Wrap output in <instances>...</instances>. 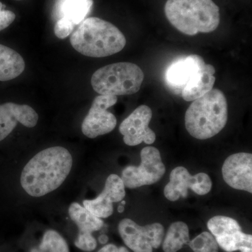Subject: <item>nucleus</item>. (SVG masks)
<instances>
[{
	"instance_id": "f257e3e1",
	"label": "nucleus",
	"mask_w": 252,
	"mask_h": 252,
	"mask_svg": "<svg viewBox=\"0 0 252 252\" xmlns=\"http://www.w3.org/2000/svg\"><path fill=\"white\" fill-rule=\"evenodd\" d=\"M72 163V155L64 147L44 149L23 168L21 186L31 196H44L62 185L71 171Z\"/></svg>"
},
{
	"instance_id": "f03ea898",
	"label": "nucleus",
	"mask_w": 252,
	"mask_h": 252,
	"mask_svg": "<svg viewBox=\"0 0 252 252\" xmlns=\"http://www.w3.org/2000/svg\"><path fill=\"white\" fill-rule=\"evenodd\" d=\"M70 43L84 56L102 58L120 52L125 47L126 39L112 23L91 17L79 24L71 35Z\"/></svg>"
},
{
	"instance_id": "7ed1b4c3",
	"label": "nucleus",
	"mask_w": 252,
	"mask_h": 252,
	"mask_svg": "<svg viewBox=\"0 0 252 252\" xmlns=\"http://www.w3.org/2000/svg\"><path fill=\"white\" fill-rule=\"evenodd\" d=\"M227 121V99L218 89H212L193 100L185 114L186 128L198 140H207L220 133Z\"/></svg>"
},
{
	"instance_id": "20e7f679",
	"label": "nucleus",
	"mask_w": 252,
	"mask_h": 252,
	"mask_svg": "<svg viewBox=\"0 0 252 252\" xmlns=\"http://www.w3.org/2000/svg\"><path fill=\"white\" fill-rule=\"evenodd\" d=\"M165 14L176 29L189 36L212 32L220 23V8L212 0H167Z\"/></svg>"
},
{
	"instance_id": "39448f33",
	"label": "nucleus",
	"mask_w": 252,
	"mask_h": 252,
	"mask_svg": "<svg viewBox=\"0 0 252 252\" xmlns=\"http://www.w3.org/2000/svg\"><path fill=\"white\" fill-rule=\"evenodd\" d=\"M144 74L137 64L117 63L99 68L91 77V85L96 93L110 95H127L140 91Z\"/></svg>"
},
{
	"instance_id": "423d86ee",
	"label": "nucleus",
	"mask_w": 252,
	"mask_h": 252,
	"mask_svg": "<svg viewBox=\"0 0 252 252\" xmlns=\"http://www.w3.org/2000/svg\"><path fill=\"white\" fill-rule=\"evenodd\" d=\"M140 166L126 167L122 172V180L125 187L136 189L157 183L163 177L165 167L161 156L156 147H144L141 152Z\"/></svg>"
},
{
	"instance_id": "0eeeda50",
	"label": "nucleus",
	"mask_w": 252,
	"mask_h": 252,
	"mask_svg": "<svg viewBox=\"0 0 252 252\" xmlns=\"http://www.w3.org/2000/svg\"><path fill=\"white\" fill-rule=\"evenodd\" d=\"M119 232L126 246L134 252H153L154 249L160 248L165 235L160 223L141 226L130 219L121 220Z\"/></svg>"
},
{
	"instance_id": "6e6552de",
	"label": "nucleus",
	"mask_w": 252,
	"mask_h": 252,
	"mask_svg": "<svg viewBox=\"0 0 252 252\" xmlns=\"http://www.w3.org/2000/svg\"><path fill=\"white\" fill-rule=\"evenodd\" d=\"M207 228L219 247L227 252H252V235L243 233L236 220L230 217L215 216L207 222Z\"/></svg>"
},
{
	"instance_id": "1a4fd4ad",
	"label": "nucleus",
	"mask_w": 252,
	"mask_h": 252,
	"mask_svg": "<svg viewBox=\"0 0 252 252\" xmlns=\"http://www.w3.org/2000/svg\"><path fill=\"white\" fill-rule=\"evenodd\" d=\"M117 102V97L115 95L97 96L82 123L81 130L84 135L94 139L112 132L117 126V121L115 116L107 109Z\"/></svg>"
},
{
	"instance_id": "9d476101",
	"label": "nucleus",
	"mask_w": 252,
	"mask_h": 252,
	"mask_svg": "<svg viewBox=\"0 0 252 252\" xmlns=\"http://www.w3.org/2000/svg\"><path fill=\"white\" fill-rule=\"evenodd\" d=\"M212 183L210 176L206 173L192 176L185 167H175L170 175V182L164 189V195L170 201L186 198L189 189L199 195H205L211 190Z\"/></svg>"
},
{
	"instance_id": "9b49d317",
	"label": "nucleus",
	"mask_w": 252,
	"mask_h": 252,
	"mask_svg": "<svg viewBox=\"0 0 252 252\" xmlns=\"http://www.w3.org/2000/svg\"><path fill=\"white\" fill-rule=\"evenodd\" d=\"M152 110L147 105H141L121 124L119 131L124 136V143L137 146L144 142L152 144L156 141V134L149 127L152 120Z\"/></svg>"
},
{
	"instance_id": "f8f14e48",
	"label": "nucleus",
	"mask_w": 252,
	"mask_h": 252,
	"mask_svg": "<svg viewBox=\"0 0 252 252\" xmlns=\"http://www.w3.org/2000/svg\"><path fill=\"white\" fill-rule=\"evenodd\" d=\"M222 176L229 187L252 193V154L240 152L227 158L222 166Z\"/></svg>"
},
{
	"instance_id": "ddd939ff",
	"label": "nucleus",
	"mask_w": 252,
	"mask_h": 252,
	"mask_svg": "<svg viewBox=\"0 0 252 252\" xmlns=\"http://www.w3.org/2000/svg\"><path fill=\"white\" fill-rule=\"evenodd\" d=\"M126 196L125 186L119 176L112 174L107 177L102 193L94 200H85L84 207L94 216L107 218L114 212L113 203L122 201Z\"/></svg>"
},
{
	"instance_id": "4468645a",
	"label": "nucleus",
	"mask_w": 252,
	"mask_h": 252,
	"mask_svg": "<svg viewBox=\"0 0 252 252\" xmlns=\"http://www.w3.org/2000/svg\"><path fill=\"white\" fill-rule=\"evenodd\" d=\"M39 116L34 109L26 104L13 102L0 104V142L14 130L18 123L27 127L36 125Z\"/></svg>"
},
{
	"instance_id": "2eb2a0df",
	"label": "nucleus",
	"mask_w": 252,
	"mask_h": 252,
	"mask_svg": "<svg viewBox=\"0 0 252 252\" xmlns=\"http://www.w3.org/2000/svg\"><path fill=\"white\" fill-rule=\"evenodd\" d=\"M205 61L198 55H190L172 63L165 72L167 85L175 92L182 93L189 81L201 69Z\"/></svg>"
},
{
	"instance_id": "dca6fc26",
	"label": "nucleus",
	"mask_w": 252,
	"mask_h": 252,
	"mask_svg": "<svg viewBox=\"0 0 252 252\" xmlns=\"http://www.w3.org/2000/svg\"><path fill=\"white\" fill-rule=\"evenodd\" d=\"M215 72L212 64L205 63L182 90V98L187 102L193 101L211 91L216 81Z\"/></svg>"
},
{
	"instance_id": "f3484780",
	"label": "nucleus",
	"mask_w": 252,
	"mask_h": 252,
	"mask_svg": "<svg viewBox=\"0 0 252 252\" xmlns=\"http://www.w3.org/2000/svg\"><path fill=\"white\" fill-rule=\"evenodd\" d=\"M22 56L14 49L0 44V81L12 80L25 70Z\"/></svg>"
},
{
	"instance_id": "a211bd4d",
	"label": "nucleus",
	"mask_w": 252,
	"mask_h": 252,
	"mask_svg": "<svg viewBox=\"0 0 252 252\" xmlns=\"http://www.w3.org/2000/svg\"><path fill=\"white\" fill-rule=\"evenodd\" d=\"M94 5L93 0H61L58 4L59 19L64 17L74 23L79 25L85 20Z\"/></svg>"
},
{
	"instance_id": "6ab92c4d",
	"label": "nucleus",
	"mask_w": 252,
	"mask_h": 252,
	"mask_svg": "<svg viewBox=\"0 0 252 252\" xmlns=\"http://www.w3.org/2000/svg\"><path fill=\"white\" fill-rule=\"evenodd\" d=\"M69 215L79 228V233L92 234L94 232L100 230L104 225L103 220L77 203L71 204Z\"/></svg>"
},
{
	"instance_id": "aec40b11",
	"label": "nucleus",
	"mask_w": 252,
	"mask_h": 252,
	"mask_svg": "<svg viewBox=\"0 0 252 252\" xmlns=\"http://www.w3.org/2000/svg\"><path fill=\"white\" fill-rule=\"evenodd\" d=\"M190 242L188 225L185 222H174L169 227L162 240L164 252H177Z\"/></svg>"
},
{
	"instance_id": "412c9836",
	"label": "nucleus",
	"mask_w": 252,
	"mask_h": 252,
	"mask_svg": "<svg viewBox=\"0 0 252 252\" xmlns=\"http://www.w3.org/2000/svg\"><path fill=\"white\" fill-rule=\"evenodd\" d=\"M32 252H69L67 243L58 232L47 230L43 236L40 245Z\"/></svg>"
},
{
	"instance_id": "4be33fe9",
	"label": "nucleus",
	"mask_w": 252,
	"mask_h": 252,
	"mask_svg": "<svg viewBox=\"0 0 252 252\" xmlns=\"http://www.w3.org/2000/svg\"><path fill=\"white\" fill-rule=\"evenodd\" d=\"M194 252H219V245L215 237L205 231L189 243Z\"/></svg>"
},
{
	"instance_id": "5701e85b",
	"label": "nucleus",
	"mask_w": 252,
	"mask_h": 252,
	"mask_svg": "<svg viewBox=\"0 0 252 252\" xmlns=\"http://www.w3.org/2000/svg\"><path fill=\"white\" fill-rule=\"evenodd\" d=\"M74 244L77 248L84 252H91L97 248V241L91 233H79Z\"/></svg>"
},
{
	"instance_id": "b1692460",
	"label": "nucleus",
	"mask_w": 252,
	"mask_h": 252,
	"mask_svg": "<svg viewBox=\"0 0 252 252\" xmlns=\"http://www.w3.org/2000/svg\"><path fill=\"white\" fill-rule=\"evenodd\" d=\"M74 23L67 18L62 17L58 20L55 24L54 33L59 39H65L71 33H72L74 28Z\"/></svg>"
},
{
	"instance_id": "393cba45",
	"label": "nucleus",
	"mask_w": 252,
	"mask_h": 252,
	"mask_svg": "<svg viewBox=\"0 0 252 252\" xmlns=\"http://www.w3.org/2000/svg\"><path fill=\"white\" fill-rule=\"evenodd\" d=\"M4 8V5L0 1V31L9 27L16 18V14L14 12L3 9Z\"/></svg>"
},
{
	"instance_id": "a878e982",
	"label": "nucleus",
	"mask_w": 252,
	"mask_h": 252,
	"mask_svg": "<svg viewBox=\"0 0 252 252\" xmlns=\"http://www.w3.org/2000/svg\"><path fill=\"white\" fill-rule=\"evenodd\" d=\"M97 252H129L124 247H120L118 248L115 245L113 244H109V245H105L102 249L99 250Z\"/></svg>"
},
{
	"instance_id": "bb28decb",
	"label": "nucleus",
	"mask_w": 252,
	"mask_h": 252,
	"mask_svg": "<svg viewBox=\"0 0 252 252\" xmlns=\"http://www.w3.org/2000/svg\"><path fill=\"white\" fill-rule=\"evenodd\" d=\"M98 240L101 244H106L108 242V237L106 235H102L99 237Z\"/></svg>"
},
{
	"instance_id": "cd10ccee",
	"label": "nucleus",
	"mask_w": 252,
	"mask_h": 252,
	"mask_svg": "<svg viewBox=\"0 0 252 252\" xmlns=\"http://www.w3.org/2000/svg\"><path fill=\"white\" fill-rule=\"evenodd\" d=\"M124 210H125V208H124V207L123 206V205H120V206L118 207V212H119V213H122V212H124Z\"/></svg>"
},
{
	"instance_id": "c85d7f7f",
	"label": "nucleus",
	"mask_w": 252,
	"mask_h": 252,
	"mask_svg": "<svg viewBox=\"0 0 252 252\" xmlns=\"http://www.w3.org/2000/svg\"><path fill=\"white\" fill-rule=\"evenodd\" d=\"M122 204L123 205H124L126 204V202L125 201H122Z\"/></svg>"
},
{
	"instance_id": "c756f323",
	"label": "nucleus",
	"mask_w": 252,
	"mask_h": 252,
	"mask_svg": "<svg viewBox=\"0 0 252 252\" xmlns=\"http://www.w3.org/2000/svg\"><path fill=\"white\" fill-rule=\"evenodd\" d=\"M17 1H21V0H17Z\"/></svg>"
}]
</instances>
